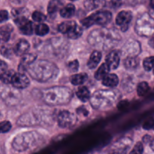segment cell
<instances>
[{
  "label": "cell",
  "instance_id": "cell-23",
  "mask_svg": "<svg viewBox=\"0 0 154 154\" xmlns=\"http://www.w3.org/2000/svg\"><path fill=\"white\" fill-rule=\"evenodd\" d=\"M60 16L63 18H71L75 14V6L73 4H67L60 9Z\"/></svg>",
  "mask_w": 154,
  "mask_h": 154
},
{
  "label": "cell",
  "instance_id": "cell-35",
  "mask_svg": "<svg viewBox=\"0 0 154 154\" xmlns=\"http://www.w3.org/2000/svg\"><path fill=\"white\" fill-rule=\"evenodd\" d=\"M143 66H144V69H145L146 71H147V72L152 70L154 68V57H147V58L144 60Z\"/></svg>",
  "mask_w": 154,
  "mask_h": 154
},
{
  "label": "cell",
  "instance_id": "cell-41",
  "mask_svg": "<svg viewBox=\"0 0 154 154\" xmlns=\"http://www.w3.org/2000/svg\"><path fill=\"white\" fill-rule=\"evenodd\" d=\"M9 14L8 12L5 10L0 11V23H4L8 20Z\"/></svg>",
  "mask_w": 154,
  "mask_h": 154
},
{
  "label": "cell",
  "instance_id": "cell-19",
  "mask_svg": "<svg viewBox=\"0 0 154 154\" xmlns=\"http://www.w3.org/2000/svg\"><path fill=\"white\" fill-rule=\"evenodd\" d=\"M13 32V26L10 24H6L0 27V42L5 43L11 38V35Z\"/></svg>",
  "mask_w": 154,
  "mask_h": 154
},
{
  "label": "cell",
  "instance_id": "cell-22",
  "mask_svg": "<svg viewBox=\"0 0 154 154\" xmlns=\"http://www.w3.org/2000/svg\"><path fill=\"white\" fill-rule=\"evenodd\" d=\"M18 28H19L20 32L22 34L26 35H32L33 32H34V27H33L32 23L28 19L24 20L19 25H17Z\"/></svg>",
  "mask_w": 154,
  "mask_h": 154
},
{
  "label": "cell",
  "instance_id": "cell-5",
  "mask_svg": "<svg viewBox=\"0 0 154 154\" xmlns=\"http://www.w3.org/2000/svg\"><path fill=\"white\" fill-rule=\"evenodd\" d=\"M44 138L35 131L25 132L18 134L12 141V147L16 151L24 152L40 145Z\"/></svg>",
  "mask_w": 154,
  "mask_h": 154
},
{
  "label": "cell",
  "instance_id": "cell-34",
  "mask_svg": "<svg viewBox=\"0 0 154 154\" xmlns=\"http://www.w3.org/2000/svg\"><path fill=\"white\" fill-rule=\"evenodd\" d=\"M150 90V87L147 82H141L137 87V93L139 96H143L148 93Z\"/></svg>",
  "mask_w": 154,
  "mask_h": 154
},
{
  "label": "cell",
  "instance_id": "cell-32",
  "mask_svg": "<svg viewBox=\"0 0 154 154\" xmlns=\"http://www.w3.org/2000/svg\"><path fill=\"white\" fill-rule=\"evenodd\" d=\"M104 1H86L84 2V7L88 11H93L99 8L103 7L105 5Z\"/></svg>",
  "mask_w": 154,
  "mask_h": 154
},
{
  "label": "cell",
  "instance_id": "cell-8",
  "mask_svg": "<svg viewBox=\"0 0 154 154\" xmlns=\"http://www.w3.org/2000/svg\"><path fill=\"white\" fill-rule=\"evenodd\" d=\"M112 20V14L108 11H98L92 14L87 17L81 20V24L84 28H90L92 26H105L109 23Z\"/></svg>",
  "mask_w": 154,
  "mask_h": 154
},
{
  "label": "cell",
  "instance_id": "cell-43",
  "mask_svg": "<svg viewBox=\"0 0 154 154\" xmlns=\"http://www.w3.org/2000/svg\"><path fill=\"white\" fill-rule=\"evenodd\" d=\"M8 70V65L5 62L0 60V76Z\"/></svg>",
  "mask_w": 154,
  "mask_h": 154
},
{
  "label": "cell",
  "instance_id": "cell-29",
  "mask_svg": "<svg viewBox=\"0 0 154 154\" xmlns=\"http://www.w3.org/2000/svg\"><path fill=\"white\" fill-rule=\"evenodd\" d=\"M83 34V29L82 27L78 26V24L75 26L69 32L67 33V36L69 38L71 39H77L79 38Z\"/></svg>",
  "mask_w": 154,
  "mask_h": 154
},
{
  "label": "cell",
  "instance_id": "cell-48",
  "mask_svg": "<svg viewBox=\"0 0 154 154\" xmlns=\"http://www.w3.org/2000/svg\"><path fill=\"white\" fill-rule=\"evenodd\" d=\"M150 147L153 149V150H154V139H153L150 142Z\"/></svg>",
  "mask_w": 154,
  "mask_h": 154
},
{
  "label": "cell",
  "instance_id": "cell-2",
  "mask_svg": "<svg viewBox=\"0 0 154 154\" xmlns=\"http://www.w3.org/2000/svg\"><path fill=\"white\" fill-rule=\"evenodd\" d=\"M26 72L31 78L39 82H48L55 79L59 75L58 67L48 60H36L30 65Z\"/></svg>",
  "mask_w": 154,
  "mask_h": 154
},
{
  "label": "cell",
  "instance_id": "cell-11",
  "mask_svg": "<svg viewBox=\"0 0 154 154\" xmlns=\"http://www.w3.org/2000/svg\"><path fill=\"white\" fill-rule=\"evenodd\" d=\"M132 13L129 11H122L116 17V24L119 26L121 31L126 32L132 20Z\"/></svg>",
  "mask_w": 154,
  "mask_h": 154
},
{
  "label": "cell",
  "instance_id": "cell-26",
  "mask_svg": "<svg viewBox=\"0 0 154 154\" xmlns=\"http://www.w3.org/2000/svg\"><path fill=\"white\" fill-rule=\"evenodd\" d=\"M109 67H108V66L106 63H104L101 65L100 67H99V69H98V70L96 71V72L94 75V77L96 80H98V81H101V80L102 81V79H103L107 75L109 74Z\"/></svg>",
  "mask_w": 154,
  "mask_h": 154
},
{
  "label": "cell",
  "instance_id": "cell-28",
  "mask_svg": "<svg viewBox=\"0 0 154 154\" xmlns=\"http://www.w3.org/2000/svg\"><path fill=\"white\" fill-rule=\"evenodd\" d=\"M139 65V60L137 57H126L124 60V66L128 70H134Z\"/></svg>",
  "mask_w": 154,
  "mask_h": 154
},
{
  "label": "cell",
  "instance_id": "cell-25",
  "mask_svg": "<svg viewBox=\"0 0 154 154\" xmlns=\"http://www.w3.org/2000/svg\"><path fill=\"white\" fill-rule=\"evenodd\" d=\"M88 75L86 73L75 74L70 78V81L74 86H79L84 84L87 81Z\"/></svg>",
  "mask_w": 154,
  "mask_h": 154
},
{
  "label": "cell",
  "instance_id": "cell-9",
  "mask_svg": "<svg viewBox=\"0 0 154 154\" xmlns=\"http://www.w3.org/2000/svg\"><path fill=\"white\" fill-rule=\"evenodd\" d=\"M48 46H46V51L49 54H53V55H56L58 57L59 55H63L65 49H66V41L62 38H52L48 41Z\"/></svg>",
  "mask_w": 154,
  "mask_h": 154
},
{
  "label": "cell",
  "instance_id": "cell-47",
  "mask_svg": "<svg viewBox=\"0 0 154 154\" xmlns=\"http://www.w3.org/2000/svg\"><path fill=\"white\" fill-rule=\"evenodd\" d=\"M150 46L153 47V48H154V38H153L150 41Z\"/></svg>",
  "mask_w": 154,
  "mask_h": 154
},
{
  "label": "cell",
  "instance_id": "cell-16",
  "mask_svg": "<svg viewBox=\"0 0 154 154\" xmlns=\"http://www.w3.org/2000/svg\"><path fill=\"white\" fill-rule=\"evenodd\" d=\"M120 56L117 51H112L108 54L105 58V63L108 66L110 70H114L118 68L120 65Z\"/></svg>",
  "mask_w": 154,
  "mask_h": 154
},
{
  "label": "cell",
  "instance_id": "cell-33",
  "mask_svg": "<svg viewBox=\"0 0 154 154\" xmlns=\"http://www.w3.org/2000/svg\"><path fill=\"white\" fill-rule=\"evenodd\" d=\"M15 72L14 70H7L5 73L0 76V81L5 84H9L11 83V80Z\"/></svg>",
  "mask_w": 154,
  "mask_h": 154
},
{
  "label": "cell",
  "instance_id": "cell-30",
  "mask_svg": "<svg viewBox=\"0 0 154 154\" xmlns=\"http://www.w3.org/2000/svg\"><path fill=\"white\" fill-rule=\"evenodd\" d=\"M63 2L60 1H51L48 6V11L51 16H55L56 14L60 8Z\"/></svg>",
  "mask_w": 154,
  "mask_h": 154
},
{
  "label": "cell",
  "instance_id": "cell-44",
  "mask_svg": "<svg viewBox=\"0 0 154 154\" xmlns=\"http://www.w3.org/2000/svg\"><path fill=\"white\" fill-rule=\"evenodd\" d=\"M149 14L152 17H154V0H152L149 5Z\"/></svg>",
  "mask_w": 154,
  "mask_h": 154
},
{
  "label": "cell",
  "instance_id": "cell-45",
  "mask_svg": "<svg viewBox=\"0 0 154 154\" xmlns=\"http://www.w3.org/2000/svg\"><path fill=\"white\" fill-rule=\"evenodd\" d=\"M109 4L111 5H110L109 7L114 8H117L120 7V4H121V3L119 2L114 1V2H110Z\"/></svg>",
  "mask_w": 154,
  "mask_h": 154
},
{
  "label": "cell",
  "instance_id": "cell-12",
  "mask_svg": "<svg viewBox=\"0 0 154 154\" xmlns=\"http://www.w3.org/2000/svg\"><path fill=\"white\" fill-rule=\"evenodd\" d=\"M1 97L6 104L9 105H14L19 102L20 99V94L19 92L17 91L16 90H14L13 88L6 87L3 90Z\"/></svg>",
  "mask_w": 154,
  "mask_h": 154
},
{
  "label": "cell",
  "instance_id": "cell-39",
  "mask_svg": "<svg viewBox=\"0 0 154 154\" xmlns=\"http://www.w3.org/2000/svg\"><path fill=\"white\" fill-rule=\"evenodd\" d=\"M68 69L71 72H77L79 69V62L78 60H75L70 62L67 66Z\"/></svg>",
  "mask_w": 154,
  "mask_h": 154
},
{
  "label": "cell",
  "instance_id": "cell-27",
  "mask_svg": "<svg viewBox=\"0 0 154 154\" xmlns=\"http://www.w3.org/2000/svg\"><path fill=\"white\" fill-rule=\"evenodd\" d=\"M76 23L74 20H68L61 23L58 26V30L63 34H66L76 25Z\"/></svg>",
  "mask_w": 154,
  "mask_h": 154
},
{
  "label": "cell",
  "instance_id": "cell-6",
  "mask_svg": "<svg viewBox=\"0 0 154 154\" xmlns=\"http://www.w3.org/2000/svg\"><path fill=\"white\" fill-rule=\"evenodd\" d=\"M54 112L45 110L34 111L21 116L17 121L20 126H34L38 124L51 125L54 123Z\"/></svg>",
  "mask_w": 154,
  "mask_h": 154
},
{
  "label": "cell",
  "instance_id": "cell-20",
  "mask_svg": "<svg viewBox=\"0 0 154 154\" xmlns=\"http://www.w3.org/2000/svg\"><path fill=\"white\" fill-rule=\"evenodd\" d=\"M102 60V54L99 51H94L90 55V59L87 62V67L90 69H94L97 67L98 65Z\"/></svg>",
  "mask_w": 154,
  "mask_h": 154
},
{
  "label": "cell",
  "instance_id": "cell-14",
  "mask_svg": "<svg viewBox=\"0 0 154 154\" xmlns=\"http://www.w3.org/2000/svg\"><path fill=\"white\" fill-rule=\"evenodd\" d=\"M14 88L18 90L25 89L29 85V79L28 77L23 73H15L11 80V83Z\"/></svg>",
  "mask_w": 154,
  "mask_h": 154
},
{
  "label": "cell",
  "instance_id": "cell-18",
  "mask_svg": "<svg viewBox=\"0 0 154 154\" xmlns=\"http://www.w3.org/2000/svg\"><path fill=\"white\" fill-rule=\"evenodd\" d=\"M36 60H37V56L34 54H26L23 56L22 60L19 65V68H18L19 73L24 74V72H26L27 68Z\"/></svg>",
  "mask_w": 154,
  "mask_h": 154
},
{
  "label": "cell",
  "instance_id": "cell-4",
  "mask_svg": "<svg viewBox=\"0 0 154 154\" xmlns=\"http://www.w3.org/2000/svg\"><path fill=\"white\" fill-rule=\"evenodd\" d=\"M120 96V92L116 90H99L92 95L90 102L95 109L106 110L114 106Z\"/></svg>",
  "mask_w": 154,
  "mask_h": 154
},
{
  "label": "cell",
  "instance_id": "cell-10",
  "mask_svg": "<svg viewBox=\"0 0 154 154\" xmlns=\"http://www.w3.org/2000/svg\"><path fill=\"white\" fill-rule=\"evenodd\" d=\"M141 45L134 39L127 41L122 48V53L127 57H136L141 53Z\"/></svg>",
  "mask_w": 154,
  "mask_h": 154
},
{
  "label": "cell",
  "instance_id": "cell-15",
  "mask_svg": "<svg viewBox=\"0 0 154 154\" xmlns=\"http://www.w3.org/2000/svg\"><path fill=\"white\" fill-rule=\"evenodd\" d=\"M132 140L129 138H123L118 140L113 147V150L110 154H126L128 149L129 148Z\"/></svg>",
  "mask_w": 154,
  "mask_h": 154
},
{
  "label": "cell",
  "instance_id": "cell-24",
  "mask_svg": "<svg viewBox=\"0 0 154 154\" xmlns=\"http://www.w3.org/2000/svg\"><path fill=\"white\" fill-rule=\"evenodd\" d=\"M76 95L78 99L83 102H87V101L90 100V97H91L90 90L87 89V87H84V86H81L78 89Z\"/></svg>",
  "mask_w": 154,
  "mask_h": 154
},
{
  "label": "cell",
  "instance_id": "cell-31",
  "mask_svg": "<svg viewBox=\"0 0 154 154\" xmlns=\"http://www.w3.org/2000/svg\"><path fill=\"white\" fill-rule=\"evenodd\" d=\"M34 31L37 35L45 36L49 33L50 28L47 24L42 23H38V25L35 26V27L34 29Z\"/></svg>",
  "mask_w": 154,
  "mask_h": 154
},
{
  "label": "cell",
  "instance_id": "cell-46",
  "mask_svg": "<svg viewBox=\"0 0 154 154\" xmlns=\"http://www.w3.org/2000/svg\"><path fill=\"white\" fill-rule=\"evenodd\" d=\"M151 141H152V138L150 135H145V136L143 138V141H144V142L146 143H147L148 141H150V142H151Z\"/></svg>",
  "mask_w": 154,
  "mask_h": 154
},
{
  "label": "cell",
  "instance_id": "cell-36",
  "mask_svg": "<svg viewBox=\"0 0 154 154\" xmlns=\"http://www.w3.org/2000/svg\"><path fill=\"white\" fill-rule=\"evenodd\" d=\"M32 20L35 22L39 23H42L44 21H45L47 20V17L45 16L44 14L41 13L39 11H34L32 15Z\"/></svg>",
  "mask_w": 154,
  "mask_h": 154
},
{
  "label": "cell",
  "instance_id": "cell-3",
  "mask_svg": "<svg viewBox=\"0 0 154 154\" xmlns=\"http://www.w3.org/2000/svg\"><path fill=\"white\" fill-rule=\"evenodd\" d=\"M44 102L51 106L68 104L72 98V92L69 87L56 86L45 89L42 92Z\"/></svg>",
  "mask_w": 154,
  "mask_h": 154
},
{
  "label": "cell",
  "instance_id": "cell-49",
  "mask_svg": "<svg viewBox=\"0 0 154 154\" xmlns=\"http://www.w3.org/2000/svg\"><path fill=\"white\" fill-rule=\"evenodd\" d=\"M153 74H154V69H153Z\"/></svg>",
  "mask_w": 154,
  "mask_h": 154
},
{
  "label": "cell",
  "instance_id": "cell-38",
  "mask_svg": "<svg viewBox=\"0 0 154 154\" xmlns=\"http://www.w3.org/2000/svg\"><path fill=\"white\" fill-rule=\"evenodd\" d=\"M12 52L13 51V48H11L10 46H2L1 48V54H2L3 57H6V58H11L12 56Z\"/></svg>",
  "mask_w": 154,
  "mask_h": 154
},
{
  "label": "cell",
  "instance_id": "cell-13",
  "mask_svg": "<svg viewBox=\"0 0 154 154\" xmlns=\"http://www.w3.org/2000/svg\"><path fill=\"white\" fill-rule=\"evenodd\" d=\"M76 121L75 115L69 111H62L57 117L58 125L61 128H68L73 126Z\"/></svg>",
  "mask_w": 154,
  "mask_h": 154
},
{
  "label": "cell",
  "instance_id": "cell-50",
  "mask_svg": "<svg viewBox=\"0 0 154 154\" xmlns=\"http://www.w3.org/2000/svg\"><path fill=\"white\" fill-rule=\"evenodd\" d=\"M153 129H154V127H153Z\"/></svg>",
  "mask_w": 154,
  "mask_h": 154
},
{
  "label": "cell",
  "instance_id": "cell-37",
  "mask_svg": "<svg viewBox=\"0 0 154 154\" xmlns=\"http://www.w3.org/2000/svg\"><path fill=\"white\" fill-rule=\"evenodd\" d=\"M11 123L8 120L0 122V134L7 133L11 129Z\"/></svg>",
  "mask_w": 154,
  "mask_h": 154
},
{
  "label": "cell",
  "instance_id": "cell-40",
  "mask_svg": "<svg viewBox=\"0 0 154 154\" xmlns=\"http://www.w3.org/2000/svg\"><path fill=\"white\" fill-rule=\"evenodd\" d=\"M144 152V146L141 142H138L135 146L133 149L131 150L129 154H143Z\"/></svg>",
  "mask_w": 154,
  "mask_h": 154
},
{
  "label": "cell",
  "instance_id": "cell-1",
  "mask_svg": "<svg viewBox=\"0 0 154 154\" xmlns=\"http://www.w3.org/2000/svg\"><path fill=\"white\" fill-rule=\"evenodd\" d=\"M87 40L92 46L107 51L115 47L121 40V37L117 29L103 27L92 31Z\"/></svg>",
  "mask_w": 154,
  "mask_h": 154
},
{
  "label": "cell",
  "instance_id": "cell-42",
  "mask_svg": "<svg viewBox=\"0 0 154 154\" xmlns=\"http://www.w3.org/2000/svg\"><path fill=\"white\" fill-rule=\"evenodd\" d=\"M144 129H153L154 127V120L153 119H150V120H147V121L145 122V123L143 126Z\"/></svg>",
  "mask_w": 154,
  "mask_h": 154
},
{
  "label": "cell",
  "instance_id": "cell-17",
  "mask_svg": "<svg viewBox=\"0 0 154 154\" xmlns=\"http://www.w3.org/2000/svg\"><path fill=\"white\" fill-rule=\"evenodd\" d=\"M30 45L28 41L26 40L24 38H21L17 41L16 44H15L14 47L13 48V51L15 54V55L18 56V57H23L29 50Z\"/></svg>",
  "mask_w": 154,
  "mask_h": 154
},
{
  "label": "cell",
  "instance_id": "cell-21",
  "mask_svg": "<svg viewBox=\"0 0 154 154\" xmlns=\"http://www.w3.org/2000/svg\"><path fill=\"white\" fill-rule=\"evenodd\" d=\"M102 84L105 87L114 88V87H116L119 84V78L115 74L109 73L102 79Z\"/></svg>",
  "mask_w": 154,
  "mask_h": 154
},
{
  "label": "cell",
  "instance_id": "cell-7",
  "mask_svg": "<svg viewBox=\"0 0 154 154\" xmlns=\"http://www.w3.org/2000/svg\"><path fill=\"white\" fill-rule=\"evenodd\" d=\"M137 34L142 37H150L154 35V19L148 13H144L137 19L135 26Z\"/></svg>",
  "mask_w": 154,
  "mask_h": 154
}]
</instances>
